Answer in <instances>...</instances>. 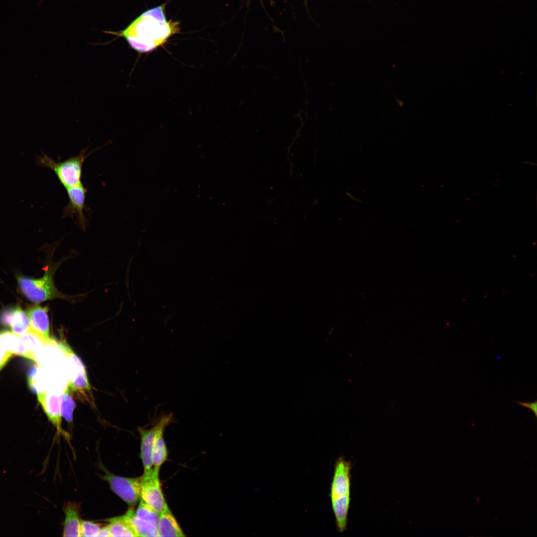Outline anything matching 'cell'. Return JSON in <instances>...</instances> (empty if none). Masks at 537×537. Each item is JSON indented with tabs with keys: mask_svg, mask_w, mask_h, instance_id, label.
Wrapping results in <instances>:
<instances>
[{
	"mask_svg": "<svg viewBox=\"0 0 537 537\" xmlns=\"http://www.w3.org/2000/svg\"><path fill=\"white\" fill-rule=\"evenodd\" d=\"M111 537H138L129 522L121 516L108 520Z\"/></svg>",
	"mask_w": 537,
	"mask_h": 537,
	"instance_id": "obj_16",
	"label": "cell"
},
{
	"mask_svg": "<svg viewBox=\"0 0 537 537\" xmlns=\"http://www.w3.org/2000/svg\"><path fill=\"white\" fill-rule=\"evenodd\" d=\"M13 355L11 352L0 349V370L4 366Z\"/></svg>",
	"mask_w": 537,
	"mask_h": 537,
	"instance_id": "obj_23",
	"label": "cell"
},
{
	"mask_svg": "<svg viewBox=\"0 0 537 537\" xmlns=\"http://www.w3.org/2000/svg\"><path fill=\"white\" fill-rule=\"evenodd\" d=\"M100 528L93 522L88 521H81V537H96Z\"/></svg>",
	"mask_w": 537,
	"mask_h": 537,
	"instance_id": "obj_21",
	"label": "cell"
},
{
	"mask_svg": "<svg viewBox=\"0 0 537 537\" xmlns=\"http://www.w3.org/2000/svg\"><path fill=\"white\" fill-rule=\"evenodd\" d=\"M66 189L68 202L63 208L62 217L72 218L80 227L85 230L88 223L85 212L89 211L85 203L87 189L82 182Z\"/></svg>",
	"mask_w": 537,
	"mask_h": 537,
	"instance_id": "obj_8",
	"label": "cell"
},
{
	"mask_svg": "<svg viewBox=\"0 0 537 537\" xmlns=\"http://www.w3.org/2000/svg\"><path fill=\"white\" fill-rule=\"evenodd\" d=\"M516 403L521 405L524 407H526L530 409L535 415V417L537 416V401L535 400L531 402H521L516 401Z\"/></svg>",
	"mask_w": 537,
	"mask_h": 537,
	"instance_id": "obj_24",
	"label": "cell"
},
{
	"mask_svg": "<svg viewBox=\"0 0 537 537\" xmlns=\"http://www.w3.org/2000/svg\"><path fill=\"white\" fill-rule=\"evenodd\" d=\"M92 152L86 154L84 149L76 156H72L63 161H55L45 153L36 156V164L41 167L48 168L55 173L60 183L65 189L82 183L84 163Z\"/></svg>",
	"mask_w": 537,
	"mask_h": 537,
	"instance_id": "obj_4",
	"label": "cell"
},
{
	"mask_svg": "<svg viewBox=\"0 0 537 537\" xmlns=\"http://www.w3.org/2000/svg\"><path fill=\"white\" fill-rule=\"evenodd\" d=\"M60 265L59 263L49 264L43 276L39 278L17 275L16 280L21 293L29 300L36 303L57 298L69 299L55 285L54 276Z\"/></svg>",
	"mask_w": 537,
	"mask_h": 537,
	"instance_id": "obj_3",
	"label": "cell"
},
{
	"mask_svg": "<svg viewBox=\"0 0 537 537\" xmlns=\"http://www.w3.org/2000/svg\"><path fill=\"white\" fill-rule=\"evenodd\" d=\"M30 323V329L47 342H50V322L48 307L34 304L28 307L25 311Z\"/></svg>",
	"mask_w": 537,
	"mask_h": 537,
	"instance_id": "obj_10",
	"label": "cell"
},
{
	"mask_svg": "<svg viewBox=\"0 0 537 537\" xmlns=\"http://www.w3.org/2000/svg\"><path fill=\"white\" fill-rule=\"evenodd\" d=\"M75 407L76 403L70 394V390L67 386L64 390L61 404V414L68 422L73 421V413Z\"/></svg>",
	"mask_w": 537,
	"mask_h": 537,
	"instance_id": "obj_20",
	"label": "cell"
},
{
	"mask_svg": "<svg viewBox=\"0 0 537 537\" xmlns=\"http://www.w3.org/2000/svg\"><path fill=\"white\" fill-rule=\"evenodd\" d=\"M135 514L138 518L149 522L158 527L160 513L156 512L141 499L140 500L139 505L135 512Z\"/></svg>",
	"mask_w": 537,
	"mask_h": 537,
	"instance_id": "obj_19",
	"label": "cell"
},
{
	"mask_svg": "<svg viewBox=\"0 0 537 537\" xmlns=\"http://www.w3.org/2000/svg\"><path fill=\"white\" fill-rule=\"evenodd\" d=\"M64 537H81V522L79 509L76 504L68 503L64 506Z\"/></svg>",
	"mask_w": 537,
	"mask_h": 537,
	"instance_id": "obj_13",
	"label": "cell"
},
{
	"mask_svg": "<svg viewBox=\"0 0 537 537\" xmlns=\"http://www.w3.org/2000/svg\"><path fill=\"white\" fill-rule=\"evenodd\" d=\"M164 431H161L157 435L152 450L153 467L159 470L168 458V450L164 439Z\"/></svg>",
	"mask_w": 537,
	"mask_h": 537,
	"instance_id": "obj_17",
	"label": "cell"
},
{
	"mask_svg": "<svg viewBox=\"0 0 537 537\" xmlns=\"http://www.w3.org/2000/svg\"><path fill=\"white\" fill-rule=\"evenodd\" d=\"M96 537H111L108 526H105L102 528H100L97 534Z\"/></svg>",
	"mask_w": 537,
	"mask_h": 537,
	"instance_id": "obj_25",
	"label": "cell"
},
{
	"mask_svg": "<svg viewBox=\"0 0 537 537\" xmlns=\"http://www.w3.org/2000/svg\"><path fill=\"white\" fill-rule=\"evenodd\" d=\"M14 307H8L0 313V324L8 326L9 321Z\"/></svg>",
	"mask_w": 537,
	"mask_h": 537,
	"instance_id": "obj_22",
	"label": "cell"
},
{
	"mask_svg": "<svg viewBox=\"0 0 537 537\" xmlns=\"http://www.w3.org/2000/svg\"><path fill=\"white\" fill-rule=\"evenodd\" d=\"M103 479L110 485L111 490L133 509L140 498L141 477L128 478L106 472Z\"/></svg>",
	"mask_w": 537,
	"mask_h": 537,
	"instance_id": "obj_7",
	"label": "cell"
},
{
	"mask_svg": "<svg viewBox=\"0 0 537 537\" xmlns=\"http://www.w3.org/2000/svg\"><path fill=\"white\" fill-rule=\"evenodd\" d=\"M122 518L130 523L138 537H159L157 527L138 518L133 509H129Z\"/></svg>",
	"mask_w": 537,
	"mask_h": 537,
	"instance_id": "obj_14",
	"label": "cell"
},
{
	"mask_svg": "<svg viewBox=\"0 0 537 537\" xmlns=\"http://www.w3.org/2000/svg\"><path fill=\"white\" fill-rule=\"evenodd\" d=\"M351 462L343 456L336 460L331 483L330 497L338 530L347 529L348 517L351 502Z\"/></svg>",
	"mask_w": 537,
	"mask_h": 537,
	"instance_id": "obj_2",
	"label": "cell"
},
{
	"mask_svg": "<svg viewBox=\"0 0 537 537\" xmlns=\"http://www.w3.org/2000/svg\"><path fill=\"white\" fill-rule=\"evenodd\" d=\"M160 470L152 467L141 477L140 497L154 510L160 513L167 505L159 479Z\"/></svg>",
	"mask_w": 537,
	"mask_h": 537,
	"instance_id": "obj_6",
	"label": "cell"
},
{
	"mask_svg": "<svg viewBox=\"0 0 537 537\" xmlns=\"http://www.w3.org/2000/svg\"><path fill=\"white\" fill-rule=\"evenodd\" d=\"M175 421L172 413H162L155 424L149 429L139 428L141 435L140 457L144 467V472L153 467L152 450L156 437L162 431Z\"/></svg>",
	"mask_w": 537,
	"mask_h": 537,
	"instance_id": "obj_5",
	"label": "cell"
},
{
	"mask_svg": "<svg viewBox=\"0 0 537 537\" xmlns=\"http://www.w3.org/2000/svg\"><path fill=\"white\" fill-rule=\"evenodd\" d=\"M64 390L60 392H40L37 399L49 421L56 427L57 432H63L61 428V404Z\"/></svg>",
	"mask_w": 537,
	"mask_h": 537,
	"instance_id": "obj_9",
	"label": "cell"
},
{
	"mask_svg": "<svg viewBox=\"0 0 537 537\" xmlns=\"http://www.w3.org/2000/svg\"><path fill=\"white\" fill-rule=\"evenodd\" d=\"M157 529L159 537L185 536L168 505L160 513Z\"/></svg>",
	"mask_w": 537,
	"mask_h": 537,
	"instance_id": "obj_12",
	"label": "cell"
},
{
	"mask_svg": "<svg viewBox=\"0 0 537 537\" xmlns=\"http://www.w3.org/2000/svg\"><path fill=\"white\" fill-rule=\"evenodd\" d=\"M20 338L34 357L36 362H37V356L40 350H42V348L51 341H46L31 329L25 334L20 336Z\"/></svg>",
	"mask_w": 537,
	"mask_h": 537,
	"instance_id": "obj_18",
	"label": "cell"
},
{
	"mask_svg": "<svg viewBox=\"0 0 537 537\" xmlns=\"http://www.w3.org/2000/svg\"><path fill=\"white\" fill-rule=\"evenodd\" d=\"M165 5L146 10L125 29L114 34L123 37L131 47L138 52L153 51L179 32V22L166 19Z\"/></svg>",
	"mask_w": 537,
	"mask_h": 537,
	"instance_id": "obj_1",
	"label": "cell"
},
{
	"mask_svg": "<svg viewBox=\"0 0 537 537\" xmlns=\"http://www.w3.org/2000/svg\"><path fill=\"white\" fill-rule=\"evenodd\" d=\"M0 349L35 361L34 357L27 349L20 336L12 332H0Z\"/></svg>",
	"mask_w": 537,
	"mask_h": 537,
	"instance_id": "obj_11",
	"label": "cell"
},
{
	"mask_svg": "<svg viewBox=\"0 0 537 537\" xmlns=\"http://www.w3.org/2000/svg\"><path fill=\"white\" fill-rule=\"evenodd\" d=\"M8 326L11 331L19 336L25 334L30 330L29 317L20 306H16L13 308Z\"/></svg>",
	"mask_w": 537,
	"mask_h": 537,
	"instance_id": "obj_15",
	"label": "cell"
}]
</instances>
